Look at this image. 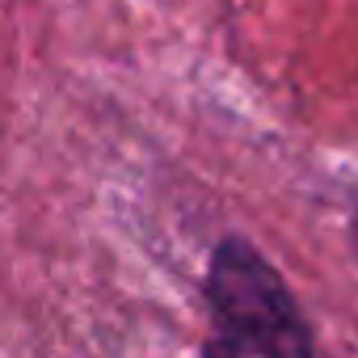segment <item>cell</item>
I'll return each instance as SVG.
<instances>
[{"label":"cell","instance_id":"obj_1","mask_svg":"<svg viewBox=\"0 0 358 358\" xmlns=\"http://www.w3.org/2000/svg\"><path fill=\"white\" fill-rule=\"evenodd\" d=\"M203 358H316V329L287 274L241 232L215 241L203 270Z\"/></svg>","mask_w":358,"mask_h":358},{"label":"cell","instance_id":"obj_2","mask_svg":"<svg viewBox=\"0 0 358 358\" xmlns=\"http://www.w3.org/2000/svg\"><path fill=\"white\" fill-rule=\"evenodd\" d=\"M345 236H350V253L358 257V203H354V211H350V220H345Z\"/></svg>","mask_w":358,"mask_h":358}]
</instances>
